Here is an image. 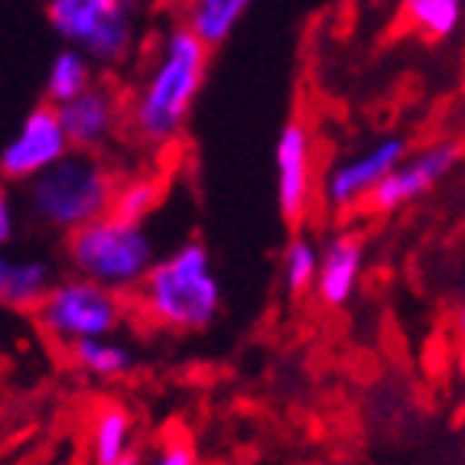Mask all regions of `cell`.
<instances>
[{
	"mask_svg": "<svg viewBox=\"0 0 465 465\" xmlns=\"http://www.w3.org/2000/svg\"><path fill=\"white\" fill-rule=\"evenodd\" d=\"M14 228H16V209H14V202H10V195H4V199H0V241H4V244L14 241Z\"/></svg>",
	"mask_w": 465,
	"mask_h": 465,
	"instance_id": "obj_22",
	"label": "cell"
},
{
	"mask_svg": "<svg viewBox=\"0 0 465 465\" xmlns=\"http://www.w3.org/2000/svg\"><path fill=\"white\" fill-rule=\"evenodd\" d=\"M361 271H365V241L358 238L355 232L335 234L322 248L316 296L332 310L349 306L351 296L358 293V283H361Z\"/></svg>",
	"mask_w": 465,
	"mask_h": 465,
	"instance_id": "obj_11",
	"label": "cell"
},
{
	"mask_svg": "<svg viewBox=\"0 0 465 465\" xmlns=\"http://www.w3.org/2000/svg\"><path fill=\"white\" fill-rule=\"evenodd\" d=\"M92 459L94 465H114L117 459H124L134 452V417L117 407V403H104L92 420Z\"/></svg>",
	"mask_w": 465,
	"mask_h": 465,
	"instance_id": "obj_14",
	"label": "cell"
},
{
	"mask_svg": "<svg viewBox=\"0 0 465 465\" xmlns=\"http://www.w3.org/2000/svg\"><path fill=\"white\" fill-rule=\"evenodd\" d=\"M59 117L75 153H92L117 127V101L104 88H88L69 104H59Z\"/></svg>",
	"mask_w": 465,
	"mask_h": 465,
	"instance_id": "obj_12",
	"label": "cell"
},
{
	"mask_svg": "<svg viewBox=\"0 0 465 465\" xmlns=\"http://www.w3.org/2000/svg\"><path fill=\"white\" fill-rule=\"evenodd\" d=\"M137 290L143 312L176 332H202L222 312V283L202 241H183L160 257Z\"/></svg>",
	"mask_w": 465,
	"mask_h": 465,
	"instance_id": "obj_2",
	"label": "cell"
},
{
	"mask_svg": "<svg viewBox=\"0 0 465 465\" xmlns=\"http://www.w3.org/2000/svg\"><path fill=\"white\" fill-rule=\"evenodd\" d=\"M147 465H195V452L189 450L186 442H170Z\"/></svg>",
	"mask_w": 465,
	"mask_h": 465,
	"instance_id": "obj_21",
	"label": "cell"
},
{
	"mask_svg": "<svg viewBox=\"0 0 465 465\" xmlns=\"http://www.w3.org/2000/svg\"><path fill=\"white\" fill-rule=\"evenodd\" d=\"M156 199H160V186L156 179L150 176H137L127 179L114 189V199H111V215L134 222V225H143V218L156 209Z\"/></svg>",
	"mask_w": 465,
	"mask_h": 465,
	"instance_id": "obj_20",
	"label": "cell"
},
{
	"mask_svg": "<svg viewBox=\"0 0 465 465\" xmlns=\"http://www.w3.org/2000/svg\"><path fill=\"white\" fill-rule=\"evenodd\" d=\"M53 267L39 257H4L0 261V302L7 310H39L53 290Z\"/></svg>",
	"mask_w": 465,
	"mask_h": 465,
	"instance_id": "obj_13",
	"label": "cell"
},
{
	"mask_svg": "<svg viewBox=\"0 0 465 465\" xmlns=\"http://www.w3.org/2000/svg\"><path fill=\"white\" fill-rule=\"evenodd\" d=\"M456 329H459V335L465 339V302L459 306V312H456Z\"/></svg>",
	"mask_w": 465,
	"mask_h": 465,
	"instance_id": "obj_23",
	"label": "cell"
},
{
	"mask_svg": "<svg viewBox=\"0 0 465 465\" xmlns=\"http://www.w3.org/2000/svg\"><path fill=\"white\" fill-rule=\"evenodd\" d=\"M72 361L85 374L101 381H114L124 378L127 371L134 368V351L131 345L114 339H88L72 345Z\"/></svg>",
	"mask_w": 465,
	"mask_h": 465,
	"instance_id": "obj_18",
	"label": "cell"
},
{
	"mask_svg": "<svg viewBox=\"0 0 465 465\" xmlns=\"http://www.w3.org/2000/svg\"><path fill=\"white\" fill-rule=\"evenodd\" d=\"M407 160V140L401 134H388V137L374 140L371 147L358 150L355 156L341 160L329 170L326 176V202L332 209H351L361 199H371L378 186L397 166Z\"/></svg>",
	"mask_w": 465,
	"mask_h": 465,
	"instance_id": "obj_8",
	"label": "cell"
},
{
	"mask_svg": "<svg viewBox=\"0 0 465 465\" xmlns=\"http://www.w3.org/2000/svg\"><path fill=\"white\" fill-rule=\"evenodd\" d=\"M403 20L427 39H452L465 24V0H401Z\"/></svg>",
	"mask_w": 465,
	"mask_h": 465,
	"instance_id": "obj_16",
	"label": "cell"
},
{
	"mask_svg": "<svg viewBox=\"0 0 465 465\" xmlns=\"http://www.w3.org/2000/svg\"><path fill=\"white\" fill-rule=\"evenodd\" d=\"M319 261H322V248H316L306 234L290 238L287 251H283V280H287L290 293L316 290Z\"/></svg>",
	"mask_w": 465,
	"mask_h": 465,
	"instance_id": "obj_19",
	"label": "cell"
},
{
	"mask_svg": "<svg viewBox=\"0 0 465 465\" xmlns=\"http://www.w3.org/2000/svg\"><path fill=\"white\" fill-rule=\"evenodd\" d=\"M209 46L186 26L166 33L131 108V124L150 143H166L186 127L205 85Z\"/></svg>",
	"mask_w": 465,
	"mask_h": 465,
	"instance_id": "obj_1",
	"label": "cell"
},
{
	"mask_svg": "<svg viewBox=\"0 0 465 465\" xmlns=\"http://www.w3.org/2000/svg\"><path fill=\"white\" fill-rule=\"evenodd\" d=\"M251 0H186V30H193L205 46H222L248 14Z\"/></svg>",
	"mask_w": 465,
	"mask_h": 465,
	"instance_id": "obj_15",
	"label": "cell"
},
{
	"mask_svg": "<svg viewBox=\"0 0 465 465\" xmlns=\"http://www.w3.org/2000/svg\"><path fill=\"white\" fill-rule=\"evenodd\" d=\"M459 156V143H430L420 153L407 156L394 173H391L384 183L378 186V193L371 195V209L374 212H397L411 202L423 199L430 189H436L442 179L456 170Z\"/></svg>",
	"mask_w": 465,
	"mask_h": 465,
	"instance_id": "obj_9",
	"label": "cell"
},
{
	"mask_svg": "<svg viewBox=\"0 0 465 465\" xmlns=\"http://www.w3.org/2000/svg\"><path fill=\"white\" fill-rule=\"evenodd\" d=\"M65 257L78 277H88L101 287L117 290V293L140 287L160 261L147 228L124 222L111 212L92 225L72 232L69 244H65Z\"/></svg>",
	"mask_w": 465,
	"mask_h": 465,
	"instance_id": "obj_4",
	"label": "cell"
},
{
	"mask_svg": "<svg viewBox=\"0 0 465 465\" xmlns=\"http://www.w3.org/2000/svg\"><path fill=\"white\" fill-rule=\"evenodd\" d=\"M137 0H49L46 20L65 46L94 63H121L134 46Z\"/></svg>",
	"mask_w": 465,
	"mask_h": 465,
	"instance_id": "obj_5",
	"label": "cell"
},
{
	"mask_svg": "<svg viewBox=\"0 0 465 465\" xmlns=\"http://www.w3.org/2000/svg\"><path fill=\"white\" fill-rule=\"evenodd\" d=\"M72 153V140L63 127V117L55 104H36L20 121L14 137L4 143L0 153V173L10 183H33L55 163H63Z\"/></svg>",
	"mask_w": 465,
	"mask_h": 465,
	"instance_id": "obj_7",
	"label": "cell"
},
{
	"mask_svg": "<svg viewBox=\"0 0 465 465\" xmlns=\"http://www.w3.org/2000/svg\"><path fill=\"white\" fill-rule=\"evenodd\" d=\"M92 88V69H88V55L78 49L65 46L63 53L53 55V63L46 69V101L49 104H69L78 94H85Z\"/></svg>",
	"mask_w": 465,
	"mask_h": 465,
	"instance_id": "obj_17",
	"label": "cell"
},
{
	"mask_svg": "<svg viewBox=\"0 0 465 465\" xmlns=\"http://www.w3.org/2000/svg\"><path fill=\"white\" fill-rule=\"evenodd\" d=\"M114 179L88 153H69L43 176L26 183V209L53 232H78L111 212Z\"/></svg>",
	"mask_w": 465,
	"mask_h": 465,
	"instance_id": "obj_3",
	"label": "cell"
},
{
	"mask_svg": "<svg viewBox=\"0 0 465 465\" xmlns=\"http://www.w3.org/2000/svg\"><path fill=\"white\" fill-rule=\"evenodd\" d=\"M124 316V302L117 290L101 287L88 277L59 280L49 296L39 302L36 319L55 341L78 345L88 339H108Z\"/></svg>",
	"mask_w": 465,
	"mask_h": 465,
	"instance_id": "obj_6",
	"label": "cell"
},
{
	"mask_svg": "<svg viewBox=\"0 0 465 465\" xmlns=\"http://www.w3.org/2000/svg\"><path fill=\"white\" fill-rule=\"evenodd\" d=\"M280 218L296 225L306 218L312 199V137L300 121H290L273 147Z\"/></svg>",
	"mask_w": 465,
	"mask_h": 465,
	"instance_id": "obj_10",
	"label": "cell"
},
{
	"mask_svg": "<svg viewBox=\"0 0 465 465\" xmlns=\"http://www.w3.org/2000/svg\"><path fill=\"white\" fill-rule=\"evenodd\" d=\"M114 465H143V462H140V459H137V452H131V456H124V459H117V462Z\"/></svg>",
	"mask_w": 465,
	"mask_h": 465,
	"instance_id": "obj_24",
	"label": "cell"
}]
</instances>
